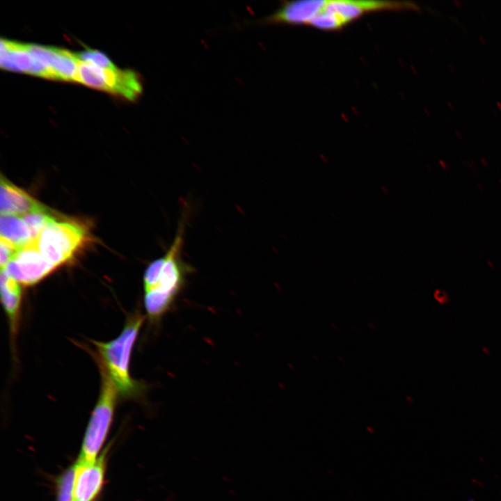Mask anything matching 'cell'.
Masks as SVG:
<instances>
[{
	"mask_svg": "<svg viewBox=\"0 0 501 501\" xmlns=\"http://www.w3.org/2000/svg\"><path fill=\"white\" fill-rule=\"evenodd\" d=\"M185 223L184 216L173 244L161 257L162 265L154 287L145 292V310L150 319L153 321L159 320L172 308L191 271V267L181 258Z\"/></svg>",
	"mask_w": 501,
	"mask_h": 501,
	"instance_id": "6da1fadb",
	"label": "cell"
},
{
	"mask_svg": "<svg viewBox=\"0 0 501 501\" xmlns=\"http://www.w3.org/2000/svg\"><path fill=\"white\" fill-rule=\"evenodd\" d=\"M144 317L138 312L132 315L120 335L107 342L95 341L102 367L115 383L118 392L124 396H134L143 390L129 374V360L132 347L142 326Z\"/></svg>",
	"mask_w": 501,
	"mask_h": 501,
	"instance_id": "7a4b0ae2",
	"label": "cell"
},
{
	"mask_svg": "<svg viewBox=\"0 0 501 501\" xmlns=\"http://www.w3.org/2000/svg\"><path fill=\"white\" fill-rule=\"evenodd\" d=\"M408 9H417V6L399 1L315 0L314 14L308 26L335 31L368 14Z\"/></svg>",
	"mask_w": 501,
	"mask_h": 501,
	"instance_id": "3957f363",
	"label": "cell"
},
{
	"mask_svg": "<svg viewBox=\"0 0 501 501\" xmlns=\"http://www.w3.org/2000/svg\"><path fill=\"white\" fill-rule=\"evenodd\" d=\"M102 385L99 399L95 406L86 433L79 460L93 462L110 427L117 397V388L106 370L101 366Z\"/></svg>",
	"mask_w": 501,
	"mask_h": 501,
	"instance_id": "277c9868",
	"label": "cell"
},
{
	"mask_svg": "<svg viewBox=\"0 0 501 501\" xmlns=\"http://www.w3.org/2000/svg\"><path fill=\"white\" fill-rule=\"evenodd\" d=\"M85 238V230L77 223L54 221L33 241L42 255L57 267L73 257Z\"/></svg>",
	"mask_w": 501,
	"mask_h": 501,
	"instance_id": "5b68a950",
	"label": "cell"
},
{
	"mask_svg": "<svg viewBox=\"0 0 501 501\" xmlns=\"http://www.w3.org/2000/svg\"><path fill=\"white\" fill-rule=\"evenodd\" d=\"M89 86L135 99L142 91L138 75L131 70L110 69L79 60L77 81Z\"/></svg>",
	"mask_w": 501,
	"mask_h": 501,
	"instance_id": "8992f818",
	"label": "cell"
},
{
	"mask_svg": "<svg viewBox=\"0 0 501 501\" xmlns=\"http://www.w3.org/2000/svg\"><path fill=\"white\" fill-rule=\"evenodd\" d=\"M56 268L42 255L32 241L19 248L2 269L19 284L29 286L40 281Z\"/></svg>",
	"mask_w": 501,
	"mask_h": 501,
	"instance_id": "52a82bcc",
	"label": "cell"
},
{
	"mask_svg": "<svg viewBox=\"0 0 501 501\" xmlns=\"http://www.w3.org/2000/svg\"><path fill=\"white\" fill-rule=\"evenodd\" d=\"M26 49L36 60L46 65L56 79L77 80L79 59L66 49L36 44H26Z\"/></svg>",
	"mask_w": 501,
	"mask_h": 501,
	"instance_id": "ba28073f",
	"label": "cell"
},
{
	"mask_svg": "<svg viewBox=\"0 0 501 501\" xmlns=\"http://www.w3.org/2000/svg\"><path fill=\"white\" fill-rule=\"evenodd\" d=\"M104 456L93 462L79 460L74 468L72 501H90L99 492L104 475Z\"/></svg>",
	"mask_w": 501,
	"mask_h": 501,
	"instance_id": "9c48e42d",
	"label": "cell"
},
{
	"mask_svg": "<svg viewBox=\"0 0 501 501\" xmlns=\"http://www.w3.org/2000/svg\"><path fill=\"white\" fill-rule=\"evenodd\" d=\"M39 211H47V208L7 179L1 177V214L22 216Z\"/></svg>",
	"mask_w": 501,
	"mask_h": 501,
	"instance_id": "30bf717a",
	"label": "cell"
},
{
	"mask_svg": "<svg viewBox=\"0 0 501 501\" xmlns=\"http://www.w3.org/2000/svg\"><path fill=\"white\" fill-rule=\"evenodd\" d=\"M34 58L27 51L26 44L1 39L0 65L2 68L29 73Z\"/></svg>",
	"mask_w": 501,
	"mask_h": 501,
	"instance_id": "8fae6325",
	"label": "cell"
},
{
	"mask_svg": "<svg viewBox=\"0 0 501 501\" xmlns=\"http://www.w3.org/2000/svg\"><path fill=\"white\" fill-rule=\"evenodd\" d=\"M1 301L8 317L13 335L17 332L19 319L22 290L19 283L10 277L5 270L0 276Z\"/></svg>",
	"mask_w": 501,
	"mask_h": 501,
	"instance_id": "7c38bea8",
	"label": "cell"
},
{
	"mask_svg": "<svg viewBox=\"0 0 501 501\" xmlns=\"http://www.w3.org/2000/svg\"><path fill=\"white\" fill-rule=\"evenodd\" d=\"M0 234L1 238L6 239L17 248L33 241L26 224L18 215L1 214Z\"/></svg>",
	"mask_w": 501,
	"mask_h": 501,
	"instance_id": "4fadbf2b",
	"label": "cell"
},
{
	"mask_svg": "<svg viewBox=\"0 0 501 501\" xmlns=\"http://www.w3.org/2000/svg\"><path fill=\"white\" fill-rule=\"evenodd\" d=\"M21 216L30 231L33 241L48 225L56 221L55 218L51 216L47 211L33 212Z\"/></svg>",
	"mask_w": 501,
	"mask_h": 501,
	"instance_id": "5bb4252c",
	"label": "cell"
},
{
	"mask_svg": "<svg viewBox=\"0 0 501 501\" xmlns=\"http://www.w3.org/2000/svg\"><path fill=\"white\" fill-rule=\"evenodd\" d=\"M75 54L82 61L90 62L103 68H116L108 57L98 50L88 49Z\"/></svg>",
	"mask_w": 501,
	"mask_h": 501,
	"instance_id": "9a60e30c",
	"label": "cell"
},
{
	"mask_svg": "<svg viewBox=\"0 0 501 501\" xmlns=\"http://www.w3.org/2000/svg\"><path fill=\"white\" fill-rule=\"evenodd\" d=\"M74 480V468L69 470L63 477L60 485L58 501H72Z\"/></svg>",
	"mask_w": 501,
	"mask_h": 501,
	"instance_id": "2e32d148",
	"label": "cell"
},
{
	"mask_svg": "<svg viewBox=\"0 0 501 501\" xmlns=\"http://www.w3.org/2000/svg\"><path fill=\"white\" fill-rule=\"evenodd\" d=\"M18 249L6 239L0 238V265L1 269H4L13 258Z\"/></svg>",
	"mask_w": 501,
	"mask_h": 501,
	"instance_id": "e0dca14e",
	"label": "cell"
},
{
	"mask_svg": "<svg viewBox=\"0 0 501 501\" xmlns=\"http://www.w3.org/2000/svg\"><path fill=\"white\" fill-rule=\"evenodd\" d=\"M434 296L440 303H445L448 300L447 292L441 289H436L434 292Z\"/></svg>",
	"mask_w": 501,
	"mask_h": 501,
	"instance_id": "ac0fdd59",
	"label": "cell"
},
{
	"mask_svg": "<svg viewBox=\"0 0 501 501\" xmlns=\"http://www.w3.org/2000/svg\"><path fill=\"white\" fill-rule=\"evenodd\" d=\"M438 164H439V166H440V168H441L442 170H447V168H448V164H447V163L445 160H443V159H440V160L438 161Z\"/></svg>",
	"mask_w": 501,
	"mask_h": 501,
	"instance_id": "d6986e66",
	"label": "cell"
},
{
	"mask_svg": "<svg viewBox=\"0 0 501 501\" xmlns=\"http://www.w3.org/2000/svg\"><path fill=\"white\" fill-rule=\"evenodd\" d=\"M486 264L490 269L493 270L495 269V264L492 260H487Z\"/></svg>",
	"mask_w": 501,
	"mask_h": 501,
	"instance_id": "ffe728a7",
	"label": "cell"
},
{
	"mask_svg": "<svg viewBox=\"0 0 501 501\" xmlns=\"http://www.w3.org/2000/svg\"><path fill=\"white\" fill-rule=\"evenodd\" d=\"M480 162L484 167L486 168L488 166V162L485 158H484V157L481 158Z\"/></svg>",
	"mask_w": 501,
	"mask_h": 501,
	"instance_id": "44dd1931",
	"label": "cell"
},
{
	"mask_svg": "<svg viewBox=\"0 0 501 501\" xmlns=\"http://www.w3.org/2000/svg\"><path fill=\"white\" fill-rule=\"evenodd\" d=\"M476 187L479 192H483L484 191V186L481 183H477L476 184Z\"/></svg>",
	"mask_w": 501,
	"mask_h": 501,
	"instance_id": "7402d4cb",
	"label": "cell"
},
{
	"mask_svg": "<svg viewBox=\"0 0 501 501\" xmlns=\"http://www.w3.org/2000/svg\"><path fill=\"white\" fill-rule=\"evenodd\" d=\"M499 185L501 186V177H499L498 180Z\"/></svg>",
	"mask_w": 501,
	"mask_h": 501,
	"instance_id": "603a6c76",
	"label": "cell"
}]
</instances>
